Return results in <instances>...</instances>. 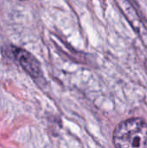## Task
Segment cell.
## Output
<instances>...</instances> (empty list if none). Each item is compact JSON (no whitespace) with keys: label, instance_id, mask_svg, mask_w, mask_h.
<instances>
[{"label":"cell","instance_id":"1","mask_svg":"<svg viewBox=\"0 0 147 148\" xmlns=\"http://www.w3.org/2000/svg\"><path fill=\"white\" fill-rule=\"evenodd\" d=\"M116 148H147V123L140 118L120 122L113 132Z\"/></svg>","mask_w":147,"mask_h":148},{"label":"cell","instance_id":"2","mask_svg":"<svg viewBox=\"0 0 147 148\" xmlns=\"http://www.w3.org/2000/svg\"><path fill=\"white\" fill-rule=\"evenodd\" d=\"M13 56L18 62L19 65L33 78L36 79L42 75V70L39 62L29 52L17 47H11Z\"/></svg>","mask_w":147,"mask_h":148},{"label":"cell","instance_id":"3","mask_svg":"<svg viewBox=\"0 0 147 148\" xmlns=\"http://www.w3.org/2000/svg\"><path fill=\"white\" fill-rule=\"evenodd\" d=\"M117 3L124 13V15L126 16V17L127 18L128 22L132 24L135 31L138 33L145 46L147 48V29L145 27L143 22L139 18L133 6H132L131 3L128 1L118 2Z\"/></svg>","mask_w":147,"mask_h":148},{"label":"cell","instance_id":"4","mask_svg":"<svg viewBox=\"0 0 147 148\" xmlns=\"http://www.w3.org/2000/svg\"><path fill=\"white\" fill-rule=\"evenodd\" d=\"M145 69H146V72L147 74V59L146 60V62H145Z\"/></svg>","mask_w":147,"mask_h":148}]
</instances>
